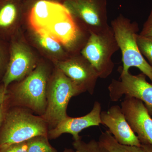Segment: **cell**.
Here are the masks:
<instances>
[{
	"mask_svg": "<svg viewBox=\"0 0 152 152\" xmlns=\"http://www.w3.org/2000/svg\"><path fill=\"white\" fill-rule=\"evenodd\" d=\"M110 26L121 52L123 65L121 72H129L131 67L137 68L152 83V66L145 59L137 43V23L121 14L112 21Z\"/></svg>",
	"mask_w": 152,
	"mask_h": 152,
	"instance_id": "cell-1",
	"label": "cell"
},
{
	"mask_svg": "<svg viewBox=\"0 0 152 152\" xmlns=\"http://www.w3.org/2000/svg\"><path fill=\"white\" fill-rule=\"evenodd\" d=\"M0 131V149L26 141L37 136L48 135L46 122L23 109L12 110L5 115Z\"/></svg>",
	"mask_w": 152,
	"mask_h": 152,
	"instance_id": "cell-2",
	"label": "cell"
},
{
	"mask_svg": "<svg viewBox=\"0 0 152 152\" xmlns=\"http://www.w3.org/2000/svg\"><path fill=\"white\" fill-rule=\"evenodd\" d=\"M83 92L84 91L80 87L56 67L49 80L43 118L56 126L68 116L67 108L71 98Z\"/></svg>",
	"mask_w": 152,
	"mask_h": 152,
	"instance_id": "cell-3",
	"label": "cell"
},
{
	"mask_svg": "<svg viewBox=\"0 0 152 152\" xmlns=\"http://www.w3.org/2000/svg\"><path fill=\"white\" fill-rule=\"evenodd\" d=\"M111 26L99 34L90 33V35L80 53L92 65L99 77L106 79L113 72V55L119 50Z\"/></svg>",
	"mask_w": 152,
	"mask_h": 152,
	"instance_id": "cell-4",
	"label": "cell"
},
{
	"mask_svg": "<svg viewBox=\"0 0 152 152\" xmlns=\"http://www.w3.org/2000/svg\"><path fill=\"white\" fill-rule=\"evenodd\" d=\"M49 80L48 69L46 65L39 63L35 69L15 87L14 94L16 99L33 110L45 113Z\"/></svg>",
	"mask_w": 152,
	"mask_h": 152,
	"instance_id": "cell-5",
	"label": "cell"
},
{
	"mask_svg": "<svg viewBox=\"0 0 152 152\" xmlns=\"http://www.w3.org/2000/svg\"><path fill=\"white\" fill-rule=\"evenodd\" d=\"M62 3L83 29L99 34L110 27L107 0H63Z\"/></svg>",
	"mask_w": 152,
	"mask_h": 152,
	"instance_id": "cell-6",
	"label": "cell"
},
{
	"mask_svg": "<svg viewBox=\"0 0 152 152\" xmlns=\"http://www.w3.org/2000/svg\"><path fill=\"white\" fill-rule=\"evenodd\" d=\"M38 64L37 57L20 32L10 42V58L2 79L4 88L7 89L11 83L25 78Z\"/></svg>",
	"mask_w": 152,
	"mask_h": 152,
	"instance_id": "cell-7",
	"label": "cell"
},
{
	"mask_svg": "<svg viewBox=\"0 0 152 152\" xmlns=\"http://www.w3.org/2000/svg\"><path fill=\"white\" fill-rule=\"evenodd\" d=\"M143 73L132 75L129 72L121 73L119 80L113 79L108 88L111 100H119L125 97L134 98L144 103L152 116V84L147 81Z\"/></svg>",
	"mask_w": 152,
	"mask_h": 152,
	"instance_id": "cell-8",
	"label": "cell"
},
{
	"mask_svg": "<svg viewBox=\"0 0 152 152\" xmlns=\"http://www.w3.org/2000/svg\"><path fill=\"white\" fill-rule=\"evenodd\" d=\"M66 76L91 95L94 94L99 76L91 63L79 53L71 54L68 58L53 62Z\"/></svg>",
	"mask_w": 152,
	"mask_h": 152,
	"instance_id": "cell-9",
	"label": "cell"
},
{
	"mask_svg": "<svg viewBox=\"0 0 152 152\" xmlns=\"http://www.w3.org/2000/svg\"><path fill=\"white\" fill-rule=\"evenodd\" d=\"M121 108L141 145H152V118L144 103L136 98L125 97Z\"/></svg>",
	"mask_w": 152,
	"mask_h": 152,
	"instance_id": "cell-10",
	"label": "cell"
},
{
	"mask_svg": "<svg viewBox=\"0 0 152 152\" xmlns=\"http://www.w3.org/2000/svg\"><path fill=\"white\" fill-rule=\"evenodd\" d=\"M102 124L109 129L111 134L120 144L141 147L138 138L133 132L118 105L112 106L107 111L101 112Z\"/></svg>",
	"mask_w": 152,
	"mask_h": 152,
	"instance_id": "cell-11",
	"label": "cell"
},
{
	"mask_svg": "<svg viewBox=\"0 0 152 152\" xmlns=\"http://www.w3.org/2000/svg\"><path fill=\"white\" fill-rule=\"evenodd\" d=\"M24 12L23 0H0V39L10 42L20 32Z\"/></svg>",
	"mask_w": 152,
	"mask_h": 152,
	"instance_id": "cell-12",
	"label": "cell"
},
{
	"mask_svg": "<svg viewBox=\"0 0 152 152\" xmlns=\"http://www.w3.org/2000/svg\"><path fill=\"white\" fill-rule=\"evenodd\" d=\"M102 106L98 102H95L92 110L83 116L72 118L68 116L48 132L49 138L55 139L63 134L68 133L73 136L74 141L81 138L79 134L83 130L102 124L101 113Z\"/></svg>",
	"mask_w": 152,
	"mask_h": 152,
	"instance_id": "cell-13",
	"label": "cell"
},
{
	"mask_svg": "<svg viewBox=\"0 0 152 152\" xmlns=\"http://www.w3.org/2000/svg\"><path fill=\"white\" fill-rule=\"evenodd\" d=\"M30 30V37L34 45L53 62L65 60L71 56L61 44L48 35Z\"/></svg>",
	"mask_w": 152,
	"mask_h": 152,
	"instance_id": "cell-14",
	"label": "cell"
},
{
	"mask_svg": "<svg viewBox=\"0 0 152 152\" xmlns=\"http://www.w3.org/2000/svg\"><path fill=\"white\" fill-rule=\"evenodd\" d=\"M99 141L109 152H143L141 147L120 144L109 131L102 133Z\"/></svg>",
	"mask_w": 152,
	"mask_h": 152,
	"instance_id": "cell-15",
	"label": "cell"
},
{
	"mask_svg": "<svg viewBox=\"0 0 152 152\" xmlns=\"http://www.w3.org/2000/svg\"><path fill=\"white\" fill-rule=\"evenodd\" d=\"M28 152H57L49 143L47 136H36L26 141Z\"/></svg>",
	"mask_w": 152,
	"mask_h": 152,
	"instance_id": "cell-16",
	"label": "cell"
},
{
	"mask_svg": "<svg viewBox=\"0 0 152 152\" xmlns=\"http://www.w3.org/2000/svg\"><path fill=\"white\" fill-rule=\"evenodd\" d=\"M74 152H109L99 141L92 140L88 142L83 141L81 138L73 143Z\"/></svg>",
	"mask_w": 152,
	"mask_h": 152,
	"instance_id": "cell-17",
	"label": "cell"
},
{
	"mask_svg": "<svg viewBox=\"0 0 152 152\" xmlns=\"http://www.w3.org/2000/svg\"><path fill=\"white\" fill-rule=\"evenodd\" d=\"M137 43L140 51L148 60L152 66V38L137 35Z\"/></svg>",
	"mask_w": 152,
	"mask_h": 152,
	"instance_id": "cell-18",
	"label": "cell"
},
{
	"mask_svg": "<svg viewBox=\"0 0 152 152\" xmlns=\"http://www.w3.org/2000/svg\"><path fill=\"white\" fill-rule=\"evenodd\" d=\"M10 58V42L0 39V75L5 72Z\"/></svg>",
	"mask_w": 152,
	"mask_h": 152,
	"instance_id": "cell-19",
	"label": "cell"
},
{
	"mask_svg": "<svg viewBox=\"0 0 152 152\" xmlns=\"http://www.w3.org/2000/svg\"><path fill=\"white\" fill-rule=\"evenodd\" d=\"M0 152H28L26 141L12 144L0 149Z\"/></svg>",
	"mask_w": 152,
	"mask_h": 152,
	"instance_id": "cell-20",
	"label": "cell"
},
{
	"mask_svg": "<svg viewBox=\"0 0 152 152\" xmlns=\"http://www.w3.org/2000/svg\"><path fill=\"white\" fill-rule=\"evenodd\" d=\"M139 34L152 38V8L148 19L144 23L142 29Z\"/></svg>",
	"mask_w": 152,
	"mask_h": 152,
	"instance_id": "cell-21",
	"label": "cell"
},
{
	"mask_svg": "<svg viewBox=\"0 0 152 152\" xmlns=\"http://www.w3.org/2000/svg\"><path fill=\"white\" fill-rule=\"evenodd\" d=\"M7 89H5L3 84L0 86V106L3 105L7 99Z\"/></svg>",
	"mask_w": 152,
	"mask_h": 152,
	"instance_id": "cell-22",
	"label": "cell"
},
{
	"mask_svg": "<svg viewBox=\"0 0 152 152\" xmlns=\"http://www.w3.org/2000/svg\"><path fill=\"white\" fill-rule=\"evenodd\" d=\"M141 147L143 152H152V145L142 144Z\"/></svg>",
	"mask_w": 152,
	"mask_h": 152,
	"instance_id": "cell-23",
	"label": "cell"
},
{
	"mask_svg": "<svg viewBox=\"0 0 152 152\" xmlns=\"http://www.w3.org/2000/svg\"><path fill=\"white\" fill-rule=\"evenodd\" d=\"M4 116V112L3 105H2L0 107V126H1V125L2 124Z\"/></svg>",
	"mask_w": 152,
	"mask_h": 152,
	"instance_id": "cell-24",
	"label": "cell"
},
{
	"mask_svg": "<svg viewBox=\"0 0 152 152\" xmlns=\"http://www.w3.org/2000/svg\"><path fill=\"white\" fill-rule=\"evenodd\" d=\"M63 152H74V151L70 149H66Z\"/></svg>",
	"mask_w": 152,
	"mask_h": 152,
	"instance_id": "cell-25",
	"label": "cell"
},
{
	"mask_svg": "<svg viewBox=\"0 0 152 152\" xmlns=\"http://www.w3.org/2000/svg\"><path fill=\"white\" fill-rule=\"evenodd\" d=\"M0 107H1V106H0Z\"/></svg>",
	"mask_w": 152,
	"mask_h": 152,
	"instance_id": "cell-26",
	"label": "cell"
}]
</instances>
